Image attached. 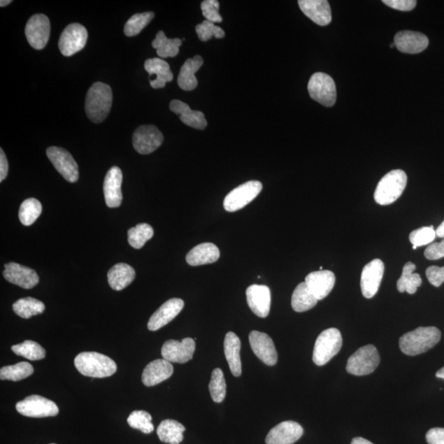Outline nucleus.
I'll return each mask as SVG.
<instances>
[{
    "mask_svg": "<svg viewBox=\"0 0 444 444\" xmlns=\"http://www.w3.org/2000/svg\"><path fill=\"white\" fill-rule=\"evenodd\" d=\"M427 277L429 283L438 287L444 282V266H431L427 269Z\"/></svg>",
    "mask_w": 444,
    "mask_h": 444,
    "instance_id": "de8ad7c7",
    "label": "nucleus"
},
{
    "mask_svg": "<svg viewBox=\"0 0 444 444\" xmlns=\"http://www.w3.org/2000/svg\"><path fill=\"white\" fill-rule=\"evenodd\" d=\"M303 433L300 424L288 420L271 429L266 437V444H293L301 438Z\"/></svg>",
    "mask_w": 444,
    "mask_h": 444,
    "instance_id": "6ab92c4d",
    "label": "nucleus"
},
{
    "mask_svg": "<svg viewBox=\"0 0 444 444\" xmlns=\"http://www.w3.org/2000/svg\"><path fill=\"white\" fill-rule=\"evenodd\" d=\"M154 17L155 13L152 12L134 14L124 25L125 36L131 37L138 35L150 23Z\"/></svg>",
    "mask_w": 444,
    "mask_h": 444,
    "instance_id": "a19ab883",
    "label": "nucleus"
},
{
    "mask_svg": "<svg viewBox=\"0 0 444 444\" xmlns=\"http://www.w3.org/2000/svg\"><path fill=\"white\" fill-rule=\"evenodd\" d=\"M163 140L164 137L161 131L154 125L139 126L133 135L134 148L142 155L155 152L162 146Z\"/></svg>",
    "mask_w": 444,
    "mask_h": 444,
    "instance_id": "ddd939ff",
    "label": "nucleus"
},
{
    "mask_svg": "<svg viewBox=\"0 0 444 444\" xmlns=\"http://www.w3.org/2000/svg\"><path fill=\"white\" fill-rule=\"evenodd\" d=\"M380 363V354L375 345H364L349 358L347 371L355 376L371 375L375 371Z\"/></svg>",
    "mask_w": 444,
    "mask_h": 444,
    "instance_id": "423d86ee",
    "label": "nucleus"
},
{
    "mask_svg": "<svg viewBox=\"0 0 444 444\" xmlns=\"http://www.w3.org/2000/svg\"><path fill=\"white\" fill-rule=\"evenodd\" d=\"M185 306L181 299L173 298L167 301L154 313L148 321V328L150 331H157L169 324L180 314Z\"/></svg>",
    "mask_w": 444,
    "mask_h": 444,
    "instance_id": "412c9836",
    "label": "nucleus"
},
{
    "mask_svg": "<svg viewBox=\"0 0 444 444\" xmlns=\"http://www.w3.org/2000/svg\"><path fill=\"white\" fill-rule=\"evenodd\" d=\"M247 303L254 314L268 317L271 308V291L264 285H251L246 289Z\"/></svg>",
    "mask_w": 444,
    "mask_h": 444,
    "instance_id": "aec40b11",
    "label": "nucleus"
},
{
    "mask_svg": "<svg viewBox=\"0 0 444 444\" xmlns=\"http://www.w3.org/2000/svg\"><path fill=\"white\" fill-rule=\"evenodd\" d=\"M427 441L429 444H444V429L434 428L429 429L427 434Z\"/></svg>",
    "mask_w": 444,
    "mask_h": 444,
    "instance_id": "3c124183",
    "label": "nucleus"
},
{
    "mask_svg": "<svg viewBox=\"0 0 444 444\" xmlns=\"http://www.w3.org/2000/svg\"><path fill=\"white\" fill-rule=\"evenodd\" d=\"M220 250L213 243H203L192 249L186 255L187 264L192 266L216 263L220 258Z\"/></svg>",
    "mask_w": 444,
    "mask_h": 444,
    "instance_id": "bb28decb",
    "label": "nucleus"
},
{
    "mask_svg": "<svg viewBox=\"0 0 444 444\" xmlns=\"http://www.w3.org/2000/svg\"><path fill=\"white\" fill-rule=\"evenodd\" d=\"M122 171L118 166L111 167L107 172L103 185L106 203L109 208H118L122 203Z\"/></svg>",
    "mask_w": 444,
    "mask_h": 444,
    "instance_id": "f3484780",
    "label": "nucleus"
},
{
    "mask_svg": "<svg viewBox=\"0 0 444 444\" xmlns=\"http://www.w3.org/2000/svg\"><path fill=\"white\" fill-rule=\"evenodd\" d=\"M383 3L400 11H411L417 6L415 0H383Z\"/></svg>",
    "mask_w": 444,
    "mask_h": 444,
    "instance_id": "8fccbe9b",
    "label": "nucleus"
},
{
    "mask_svg": "<svg viewBox=\"0 0 444 444\" xmlns=\"http://www.w3.org/2000/svg\"><path fill=\"white\" fill-rule=\"evenodd\" d=\"M11 3H12L11 0H1V1H0V6L6 7L8 6V4H10Z\"/></svg>",
    "mask_w": 444,
    "mask_h": 444,
    "instance_id": "4d7b16f0",
    "label": "nucleus"
},
{
    "mask_svg": "<svg viewBox=\"0 0 444 444\" xmlns=\"http://www.w3.org/2000/svg\"><path fill=\"white\" fill-rule=\"evenodd\" d=\"M144 69L150 76H157L155 80H150L151 87L154 89L165 87L166 83L173 80V73L169 64L161 58L148 59L144 63Z\"/></svg>",
    "mask_w": 444,
    "mask_h": 444,
    "instance_id": "c85d7f7f",
    "label": "nucleus"
},
{
    "mask_svg": "<svg viewBox=\"0 0 444 444\" xmlns=\"http://www.w3.org/2000/svg\"><path fill=\"white\" fill-rule=\"evenodd\" d=\"M390 46H391V48H394V46H395V44H391V45H390Z\"/></svg>",
    "mask_w": 444,
    "mask_h": 444,
    "instance_id": "13d9d810",
    "label": "nucleus"
},
{
    "mask_svg": "<svg viewBox=\"0 0 444 444\" xmlns=\"http://www.w3.org/2000/svg\"><path fill=\"white\" fill-rule=\"evenodd\" d=\"M152 48L161 59L176 57L179 54L182 41L179 38L168 39L164 31H159L156 39L152 41Z\"/></svg>",
    "mask_w": 444,
    "mask_h": 444,
    "instance_id": "f704fd0d",
    "label": "nucleus"
},
{
    "mask_svg": "<svg viewBox=\"0 0 444 444\" xmlns=\"http://www.w3.org/2000/svg\"><path fill=\"white\" fill-rule=\"evenodd\" d=\"M45 308L43 302L31 297L20 299L13 305L14 313L25 320L42 314L45 311Z\"/></svg>",
    "mask_w": 444,
    "mask_h": 444,
    "instance_id": "c9c22d12",
    "label": "nucleus"
},
{
    "mask_svg": "<svg viewBox=\"0 0 444 444\" xmlns=\"http://www.w3.org/2000/svg\"><path fill=\"white\" fill-rule=\"evenodd\" d=\"M263 189V185L257 180L248 181L238 186L227 195L224 199V208L226 211L234 213L244 208L257 198Z\"/></svg>",
    "mask_w": 444,
    "mask_h": 444,
    "instance_id": "6e6552de",
    "label": "nucleus"
},
{
    "mask_svg": "<svg viewBox=\"0 0 444 444\" xmlns=\"http://www.w3.org/2000/svg\"><path fill=\"white\" fill-rule=\"evenodd\" d=\"M113 101L111 87L101 82L92 84L86 96L85 110L93 123L103 122L108 116Z\"/></svg>",
    "mask_w": 444,
    "mask_h": 444,
    "instance_id": "f257e3e1",
    "label": "nucleus"
},
{
    "mask_svg": "<svg viewBox=\"0 0 444 444\" xmlns=\"http://www.w3.org/2000/svg\"><path fill=\"white\" fill-rule=\"evenodd\" d=\"M352 444H373L371 441H367L363 438H355L352 442Z\"/></svg>",
    "mask_w": 444,
    "mask_h": 444,
    "instance_id": "864d4df0",
    "label": "nucleus"
},
{
    "mask_svg": "<svg viewBox=\"0 0 444 444\" xmlns=\"http://www.w3.org/2000/svg\"><path fill=\"white\" fill-rule=\"evenodd\" d=\"M8 172V163L3 149L0 150V182L6 179Z\"/></svg>",
    "mask_w": 444,
    "mask_h": 444,
    "instance_id": "603ef678",
    "label": "nucleus"
},
{
    "mask_svg": "<svg viewBox=\"0 0 444 444\" xmlns=\"http://www.w3.org/2000/svg\"><path fill=\"white\" fill-rule=\"evenodd\" d=\"M196 32H197L199 40L202 41H208L213 37L221 39L225 36V31H223L222 28L207 20L196 26Z\"/></svg>",
    "mask_w": 444,
    "mask_h": 444,
    "instance_id": "a18cd8bd",
    "label": "nucleus"
},
{
    "mask_svg": "<svg viewBox=\"0 0 444 444\" xmlns=\"http://www.w3.org/2000/svg\"><path fill=\"white\" fill-rule=\"evenodd\" d=\"M408 184V176L401 170L392 171L382 178L375 192V202L385 206L394 203L403 194Z\"/></svg>",
    "mask_w": 444,
    "mask_h": 444,
    "instance_id": "20e7f679",
    "label": "nucleus"
},
{
    "mask_svg": "<svg viewBox=\"0 0 444 444\" xmlns=\"http://www.w3.org/2000/svg\"><path fill=\"white\" fill-rule=\"evenodd\" d=\"M170 109L175 114L180 116V119L185 124L189 127L203 130L208 125V121L202 111L192 110L186 103L173 100L170 103Z\"/></svg>",
    "mask_w": 444,
    "mask_h": 444,
    "instance_id": "a878e982",
    "label": "nucleus"
},
{
    "mask_svg": "<svg viewBox=\"0 0 444 444\" xmlns=\"http://www.w3.org/2000/svg\"><path fill=\"white\" fill-rule=\"evenodd\" d=\"M56 171L70 183H76L79 178L78 166L71 154L62 148L50 147L46 151Z\"/></svg>",
    "mask_w": 444,
    "mask_h": 444,
    "instance_id": "f8f14e48",
    "label": "nucleus"
},
{
    "mask_svg": "<svg viewBox=\"0 0 444 444\" xmlns=\"http://www.w3.org/2000/svg\"><path fill=\"white\" fill-rule=\"evenodd\" d=\"M209 391L215 403H221L227 395V383L221 368H215L209 383Z\"/></svg>",
    "mask_w": 444,
    "mask_h": 444,
    "instance_id": "79ce46f5",
    "label": "nucleus"
},
{
    "mask_svg": "<svg viewBox=\"0 0 444 444\" xmlns=\"http://www.w3.org/2000/svg\"><path fill=\"white\" fill-rule=\"evenodd\" d=\"M203 59L200 55L187 59L178 77V85L184 91L194 90L198 86L195 73L203 66Z\"/></svg>",
    "mask_w": 444,
    "mask_h": 444,
    "instance_id": "c756f323",
    "label": "nucleus"
},
{
    "mask_svg": "<svg viewBox=\"0 0 444 444\" xmlns=\"http://www.w3.org/2000/svg\"><path fill=\"white\" fill-rule=\"evenodd\" d=\"M394 44L401 52L418 54L428 48L429 39L418 31H403L395 36Z\"/></svg>",
    "mask_w": 444,
    "mask_h": 444,
    "instance_id": "5701e85b",
    "label": "nucleus"
},
{
    "mask_svg": "<svg viewBox=\"0 0 444 444\" xmlns=\"http://www.w3.org/2000/svg\"><path fill=\"white\" fill-rule=\"evenodd\" d=\"M424 257L429 260H438L444 257V239L441 243H432L424 250Z\"/></svg>",
    "mask_w": 444,
    "mask_h": 444,
    "instance_id": "09e8293b",
    "label": "nucleus"
},
{
    "mask_svg": "<svg viewBox=\"0 0 444 444\" xmlns=\"http://www.w3.org/2000/svg\"><path fill=\"white\" fill-rule=\"evenodd\" d=\"M50 444H56V443H50Z\"/></svg>",
    "mask_w": 444,
    "mask_h": 444,
    "instance_id": "bf43d9fd",
    "label": "nucleus"
},
{
    "mask_svg": "<svg viewBox=\"0 0 444 444\" xmlns=\"http://www.w3.org/2000/svg\"><path fill=\"white\" fill-rule=\"evenodd\" d=\"M11 349L17 355L32 361H40L45 357V349L34 341L27 340L21 344L13 345Z\"/></svg>",
    "mask_w": 444,
    "mask_h": 444,
    "instance_id": "ea45409f",
    "label": "nucleus"
},
{
    "mask_svg": "<svg viewBox=\"0 0 444 444\" xmlns=\"http://www.w3.org/2000/svg\"><path fill=\"white\" fill-rule=\"evenodd\" d=\"M436 236L439 238H443L444 239V221L441 223V225L437 228Z\"/></svg>",
    "mask_w": 444,
    "mask_h": 444,
    "instance_id": "5fc2aeb1",
    "label": "nucleus"
},
{
    "mask_svg": "<svg viewBox=\"0 0 444 444\" xmlns=\"http://www.w3.org/2000/svg\"><path fill=\"white\" fill-rule=\"evenodd\" d=\"M86 27L79 23L69 25L59 40V48L64 56L69 57L79 52L86 45L87 41Z\"/></svg>",
    "mask_w": 444,
    "mask_h": 444,
    "instance_id": "9d476101",
    "label": "nucleus"
},
{
    "mask_svg": "<svg viewBox=\"0 0 444 444\" xmlns=\"http://www.w3.org/2000/svg\"><path fill=\"white\" fill-rule=\"evenodd\" d=\"M441 339V331L436 327H420L401 336L399 345L401 352L414 357L427 352L437 345Z\"/></svg>",
    "mask_w": 444,
    "mask_h": 444,
    "instance_id": "f03ea898",
    "label": "nucleus"
},
{
    "mask_svg": "<svg viewBox=\"0 0 444 444\" xmlns=\"http://www.w3.org/2000/svg\"><path fill=\"white\" fill-rule=\"evenodd\" d=\"M151 415L145 410H134L130 414L127 422L130 427L139 429L144 434H151L154 431Z\"/></svg>",
    "mask_w": 444,
    "mask_h": 444,
    "instance_id": "37998d69",
    "label": "nucleus"
},
{
    "mask_svg": "<svg viewBox=\"0 0 444 444\" xmlns=\"http://www.w3.org/2000/svg\"><path fill=\"white\" fill-rule=\"evenodd\" d=\"M313 100L326 107L333 106L336 100V84L333 78L324 73L313 74L308 84Z\"/></svg>",
    "mask_w": 444,
    "mask_h": 444,
    "instance_id": "0eeeda50",
    "label": "nucleus"
},
{
    "mask_svg": "<svg viewBox=\"0 0 444 444\" xmlns=\"http://www.w3.org/2000/svg\"><path fill=\"white\" fill-rule=\"evenodd\" d=\"M305 282L317 300L322 301L333 291L336 278L331 271L320 270L308 274Z\"/></svg>",
    "mask_w": 444,
    "mask_h": 444,
    "instance_id": "4be33fe9",
    "label": "nucleus"
},
{
    "mask_svg": "<svg viewBox=\"0 0 444 444\" xmlns=\"http://www.w3.org/2000/svg\"><path fill=\"white\" fill-rule=\"evenodd\" d=\"M436 377L444 380V367L439 369V371L436 373Z\"/></svg>",
    "mask_w": 444,
    "mask_h": 444,
    "instance_id": "6e6d98bb",
    "label": "nucleus"
},
{
    "mask_svg": "<svg viewBox=\"0 0 444 444\" xmlns=\"http://www.w3.org/2000/svg\"><path fill=\"white\" fill-rule=\"evenodd\" d=\"M25 34L32 48L43 50L48 45L50 35V22L44 14H35L28 20Z\"/></svg>",
    "mask_w": 444,
    "mask_h": 444,
    "instance_id": "9b49d317",
    "label": "nucleus"
},
{
    "mask_svg": "<svg viewBox=\"0 0 444 444\" xmlns=\"http://www.w3.org/2000/svg\"><path fill=\"white\" fill-rule=\"evenodd\" d=\"M195 349V340L190 338L169 340L162 345V355L163 359L171 363L185 364L193 359Z\"/></svg>",
    "mask_w": 444,
    "mask_h": 444,
    "instance_id": "4468645a",
    "label": "nucleus"
},
{
    "mask_svg": "<svg viewBox=\"0 0 444 444\" xmlns=\"http://www.w3.org/2000/svg\"><path fill=\"white\" fill-rule=\"evenodd\" d=\"M154 236L153 228L147 223L138 224L128 231V241L134 249H142Z\"/></svg>",
    "mask_w": 444,
    "mask_h": 444,
    "instance_id": "58836bf2",
    "label": "nucleus"
},
{
    "mask_svg": "<svg viewBox=\"0 0 444 444\" xmlns=\"http://www.w3.org/2000/svg\"><path fill=\"white\" fill-rule=\"evenodd\" d=\"M4 268L3 278L8 282L23 289L34 288L39 283V277L36 271L27 266L11 262L4 265Z\"/></svg>",
    "mask_w": 444,
    "mask_h": 444,
    "instance_id": "a211bd4d",
    "label": "nucleus"
},
{
    "mask_svg": "<svg viewBox=\"0 0 444 444\" xmlns=\"http://www.w3.org/2000/svg\"><path fill=\"white\" fill-rule=\"evenodd\" d=\"M220 4L217 0H205L201 3L203 15L206 20L211 22H222V17L219 13Z\"/></svg>",
    "mask_w": 444,
    "mask_h": 444,
    "instance_id": "49530a36",
    "label": "nucleus"
},
{
    "mask_svg": "<svg viewBox=\"0 0 444 444\" xmlns=\"http://www.w3.org/2000/svg\"><path fill=\"white\" fill-rule=\"evenodd\" d=\"M343 338L338 329L331 328L322 331L315 342L313 361L317 366H325L340 352Z\"/></svg>",
    "mask_w": 444,
    "mask_h": 444,
    "instance_id": "39448f33",
    "label": "nucleus"
},
{
    "mask_svg": "<svg viewBox=\"0 0 444 444\" xmlns=\"http://www.w3.org/2000/svg\"><path fill=\"white\" fill-rule=\"evenodd\" d=\"M436 232L434 227H424L417 229L410 234L409 240L413 245V249L417 250V247H422L431 244L436 239Z\"/></svg>",
    "mask_w": 444,
    "mask_h": 444,
    "instance_id": "c03bdc74",
    "label": "nucleus"
},
{
    "mask_svg": "<svg viewBox=\"0 0 444 444\" xmlns=\"http://www.w3.org/2000/svg\"><path fill=\"white\" fill-rule=\"evenodd\" d=\"M316 297L308 288L306 282H301L294 289L292 297L293 310L303 313L311 310L317 303Z\"/></svg>",
    "mask_w": 444,
    "mask_h": 444,
    "instance_id": "473e14b6",
    "label": "nucleus"
},
{
    "mask_svg": "<svg viewBox=\"0 0 444 444\" xmlns=\"http://www.w3.org/2000/svg\"><path fill=\"white\" fill-rule=\"evenodd\" d=\"M78 371L84 376L102 378L114 375L117 366L113 359L97 352H82L74 359Z\"/></svg>",
    "mask_w": 444,
    "mask_h": 444,
    "instance_id": "7ed1b4c3",
    "label": "nucleus"
},
{
    "mask_svg": "<svg viewBox=\"0 0 444 444\" xmlns=\"http://www.w3.org/2000/svg\"><path fill=\"white\" fill-rule=\"evenodd\" d=\"M16 409L24 417L32 418L55 417L59 411L54 401L38 395H31L18 401Z\"/></svg>",
    "mask_w": 444,
    "mask_h": 444,
    "instance_id": "1a4fd4ad",
    "label": "nucleus"
},
{
    "mask_svg": "<svg viewBox=\"0 0 444 444\" xmlns=\"http://www.w3.org/2000/svg\"><path fill=\"white\" fill-rule=\"evenodd\" d=\"M250 344L254 353L266 366H273L278 362V352L272 338L259 331H252L249 336Z\"/></svg>",
    "mask_w": 444,
    "mask_h": 444,
    "instance_id": "dca6fc26",
    "label": "nucleus"
},
{
    "mask_svg": "<svg viewBox=\"0 0 444 444\" xmlns=\"http://www.w3.org/2000/svg\"><path fill=\"white\" fill-rule=\"evenodd\" d=\"M298 3L301 11L316 24L327 26L331 22L330 4L326 0H300Z\"/></svg>",
    "mask_w": 444,
    "mask_h": 444,
    "instance_id": "393cba45",
    "label": "nucleus"
},
{
    "mask_svg": "<svg viewBox=\"0 0 444 444\" xmlns=\"http://www.w3.org/2000/svg\"><path fill=\"white\" fill-rule=\"evenodd\" d=\"M34 368L30 363L20 362L14 366H4L0 369L1 380L20 381L34 373Z\"/></svg>",
    "mask_w": 444,
    "mask_h": 444,
    "instance_id": "e433bc0d",
    "label": "nucleus"
},
{
    "mask_svg": "<svg viewBox=\"0 0 444 444\" xmlns=\"http://www.w3.org/2000/svg\"><path fill=\"white\" fill-rule=\"evenodd\" d=\"M42 205L36 199H28L20 206L18 217L22 225L29 227L41 216Z\"/></svg>",
    "mask_w": 444,
    "mask_h": 444,
    "instance_id": "4c0bfd02",
    "label": "nucleus"
},
{
    "mask_svg": "<svg viewBox=\"0 0 444 444\" xmlns=\"http://www.w3.org/2000/svg\"><path fill=\"white\" fill-rule=\"evenodd\" d=\"M135 277V270L126 264H118L112 266L107 274L110 287L115 291H122L129 287L134 282Z\"/></svg>",
    "mask_w": 444,
    "mask_h": 444,
    "instance_id": "7c9ffc66",
    "label": "nucleus"
},
{
    "mask_svg": "<svg viewBox=\"0 0 444 444\" xmlns=\"http://www.w3.org/2000/svg\"><path fill=\"white\" fill-rule=\"evenodd\" d=\"M415 268L417 266L411 262L405 264L403 274L396 283L399 292H408L410 294L417 292V288L422 284V279L418 273H414Z\"/></svg>",
    "mask_w": 444,
    "mask_h": 444,
    "instance_id": "72a5a7b5",
    "label": "nucleus"
},
{
    "mask_svg": "<svg viewBox=\"0 0 444 444\" xmlns=\"http://www.w3.org/2000/svg\"><path fill=\"white\" fill-rule=\"evenodd\" d=\"M241 350V342L239 336L232 331L227 334L224 341V352L232 375L235 377H239L242 373Z\"/></svg>",
    "mask_w": 444,
    "mask_h": 444,
    "instance_id": "cd10ccee",
    "label": "nucleus"
},
{
    "mask_svg": "<svg viewBox=\"0 0 444 444\" xmlns=\"http://www.w3.org/2000/svg\"><path fill=\"white\" fill-rule=\"evenodd\" d=\"M385 273V264L380 259H373L364 266L361 273V287L363 296L371 299L380 289Z\"/></svg>",
    "mask_w": 444,
    "mask_h": 444,
    "instance_id": "2eb2a0df",
    "label": "nucleus"
},
{
    "mask_svg": "<svg viewBox=\"0 0 444 444\" xmlns=\"http://www.w3.org/2000/svg\"><path fill=\"white\" fill-rule=\"evenodd\" d=\"M185 427L174 420H165L157 429V434L162 443L180 444L183 441Z\"/></svg>",
    "mask_w": 444,
    "mask_h": 444,
    "instance_id": "2f4dec72",
    "label": "nucleus"
},
{
    "mask_svg": "<svg viewBox=\"0 0 444 444\" xmlns=\"http://www.w3.org/2000/svg\"><path fill=\"white\" fill-rule=\"evenodd\" d=\"M174 368L165 359H159L149 363L144 368L142 381L146 387H153L168 380L173 375Z\"/></svg>",
    "mask_w": 444,
    "mask_h": 444,
    "instance_id": "b1692460",
    "label": "nucleus"
}]
</instances>
